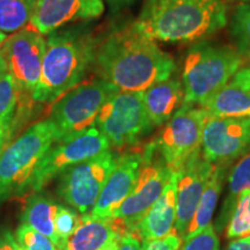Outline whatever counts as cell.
Instances as JSON below:
<instances>
[{
  "mask_svg": "<svg viewBox=\"0 0 250 250\" xmlns=\"http://www.w3.org/2000/svg\"><path fill=\"white\" fill-rule=\"evenodd\" d=\"M248 188H250V151L240 159L230 171L229 177H228L227 196L225 198L220 214L213 226L215 232L220 233L226 228L236 198L243 190L248 189Z\"/></svg>",
  "mask_w": 250,
  "mask_h": 250,
  "instance_id": "cell-23",
  "label": "cell"
},
{
  "mask_svg": "<svg viewBox=\"0 0 250 250\" xmlns=\"http://www.w3.org/2000/svg\"><path fill=\"white\" fill-rule=\"evenodd\" d=\"M0 250H24L19 245L15 235L9 230L0 232Z\"/></svg>",
  "mask_w": 250,
  "mask_h": 250,
  "instance_id": "cell-34",
  "label": "cell"
},
{
  "mask_svg": "<svg viewBox=\"0 0 250 250\" xmlns=\"http://www.w3.org/2000/svg\"><path fill=\"white\" fill-rule=\"evenodd\" d=\"M250 151V117L206 118L202 154L213 165H229Z\"/></svg>",
  "mask_w": 250,
  "mask_h": 250,
  "instance_id": "cell-13",
  "label": "cell"
},
{
  "mask_svg": "<svg viewBox=\"0 0 250 250\" xmlns=\"http://www.w3.org/2000/svg\"><path fill=\"white\" fill-rule=\"evenodd\" d=\"M173 173L174 170L159 155L154 142L146 145L136 186L111 218L122 235L133 232L146 212L160 197Z\"/></svg>",
  "mask_w": 250,
  "mask_h": 250,
  "instance_id": "cell-8",
  "label": "cell"
},
{
  "mask_svg": "<svg viewBox=\"0 0 250 250\" xmlns=\"http://www.w3.org/2000/svg\"><path fill=\"white\" fill-rule=\"evenodd\" d=\"M143 100L153 126H162L184 103L182 81L173 76L156 83L143 93Z\"/></svg>",
  "mask_w": 250,
  "mask_h": 250,
  "instance_id": "cell-18",
  "label": "cell"
},
{
  "mask_svg": "<svg viewBox=\"0 0 250 250\" xmlns=\"http://www.w3.org/2000/svg\"><path fill=\"white\" fill-rule=\"evenodd\" d=\"M14 235L24 250H61L50 237L26 224H21Z\"/></svg>",
  "mask_w": 250,
  "mask_h": 250,
  "instance_id": "cell-27",
  "label": "cell"
},
{
  "mask_svg": "<svg viewBox=\"0 0 250 250\" xmlns=\"http://www.w3.org/2000/svg\"><path fill=\"white\" fill-rule=\"evenodd\" d=\"M143 162L144 149H129L117 155L114 168L90 214L102 219L114 217L115 212L120 208L122 203L127 198L136 186Z\"/></svg>",
  "mask_w": 250,
  "mask_h": 250,
  "instance_id": "cell-15",
  "label": "cell"
},
{
  "mask_svg": "<svg viewBox=\"0 0 250 250\" xmlns=\"http://www.w3.org/2000/svg\"><path fill=\"white\" fill-rule=\"evenodd\" d=\"M15 126H17V114L4 122H0V155L4 152L6 146L11 143Z\"/></svg>",
  "mask_w": 250,
  "mask_h": 250,
  "instance_id": "cell-32",
  "label": "cell"
},
{
  "mask_svg": "<svg viewBox=\"0 0 250 250\" xmlns=\"http://www.w3.org/2000/svg\"><path fill=\"white\" fill-rule=\"evenodd\" d=\"M199 107L214 117H250V92L229 81L203 101Z\"/></svg>",
  "mask_w": 250,
  "mask_h": 250,
  "instance_id": "cell-20",
  "label": "cell"
},
{
  "mask_svg": "<svg viewBox=\"0 0 250 250\" xmlns=\"http://www.w3.org/2000/svg\"><path fill=\"white\" fill-rule=\"evenodd\" d=\"M230 81H233L235 85L242 87V88L250 92V65L240 68L239 72L233 77V79Z\"/></svg>",
  "mask_w": 250,
  "mask_h": 250,
  "instance_id": "cell-35",
  "label": "cell"
},
{
  "mask_svg": "<svg viewBox=\"0 0 250 250\" xmlns=\"http://www.w3.org/2000/svg\"><path fill=\"white\" fill-rule=\"evenodd\" d=\"M101 250H118V239L114 240L110 243H108L104 248H102Z\"/></svg>",
  "mask_w": 250,
  "mask_h": 250,
  "instance_id": "cell-39",
  "label": "cell"
},
{
  "mask_svg": "<svg viewBox=\"0 0 250 250\" xmlns=\"http://www.w3.org/2000/svg\"><path fill=\"white\" fill-rule=\"evenodd\" d=\"M183 240L176 233L161 237V239L151 240L143 242V250H179Z\"/></svg>",
  "mask_w": 250,
  "mask_h": 250,
  "instance_id": "cell-31",
  "label": "cell"
},
{
  "mask_svg": "<svg viewBox=\"0 0 250 250\" xmlns=\"http://www.w3.org/2000/svg\"><path fill=\"white\" fill-rule=\"evenodd\" d=\"M230 31L237 52L246 61H250V2H242L235 8Z\"/></svg>",
  "mask_w": 250,
  "mask_h": 250,
  "instance_id": "cell-26",
  "label": "cell"
},
{
  "mask_svg": "<svg viewBox=\"0 0 250 250\" xmlns=\"http://www.w3.org/2000/svg\"><path fill=\"white\" fill-rule=\"evenodd\" d=\"M58 204L45 195L35 193L27 199L21 221L40 233L44 234L58 246V239L55 232V217ZM59 248V247H58Z\"/></svg>",
  "mask_w": 250,
  "mask_h": 250,
  "instance_id": "cell-22",
  "label": "cell"
},
{
  "mask_svg": "<svg viewBox=\"0 0 250 250\" xmlns=\"http://www.w3.org/2000/svg\"><path fill=\"white\" fill-rule=\"evenodd\" d=\"M179 250H220V240L213 225H208L202 232L184 240Z\"/></svg>",
  "mask_w": 250,
  "mask_h": 250,
  "instance_id": "cell-30",
  "label": "cell"
},
{
  "mask_svg": "<svg viewBox=\"0 0 250 250\" xmlns=\"http://www.w3.org/2000/svg\"><path fill=\"white\" fill-rule=\"evenodd\" d=\"M226 173L227 165L214 166V169L208 181V184H206L204 192L201 197L199 204L197 206L191 223H190L186 234H184L183 241L202 232L205 227L211 225L215 206L218 204L219 197H220L221 190H223Z\"/></svg>",
  "mask_w": 250,
  "mask_h": 250,
  "instance_id": "cell-21",
  "label": "cell"
},
{
  "mask_svg": "<svg viewBox=\"0 0 250 250\" xmlns=\"http://www.w3.org/2000/svg\"><path fill=\"white\" fill-rule=\"evenodd\" d=\"M246 59L236 49L199 41L187 51L182 81L184 103L201 104L208 96L227 85L243 67Z\"/></svg>",
  "mask_w": 250,
  "mask_h": 250,
  "instance_id": "cell-4",
  "label": "cell"
},
{
  "mask_svg": "<svg viewBox=\"0 0 250 250\" xmlns=\"http://www.w3.org/2000/svg\"><path fill=\"white\" fill-rule=\"evenodd\" d=\"M7 37H8L7 34H5V33H2V31H0V49H1L2 44H4V43L6 42Z\"/></svg>",
  "mask_w": 250,
  "mask_h": 250,
  "instance_id": "cell-40",
  "label": "cell"
},
{
  "mask_svg": "<svg viewBox=\"0 0 250 250\" xmlns=\"http://www.w3.org/2000/svg\"><path fill=\"white\" fill-rule=\"evenodd\" d=\"M208 114L202 107L183 103L165 124L154 145L171 170L177 171L202 149L203 130Z\"/></svg>",
  "mask_w": 250,
  "mask_h": 250,
  "instance_id": "cell-9",
  "label": "cell"
},
{
  "mask_svg": "<svg viewBox=\"0 0 250 250\" xmlns=\"http://www.w3.org/2000/svg\"><path fill=\"white\" fill-rule=\"evenodd\" d=\"M225 229L228 240L250 236V188L243 190L236 198Z\"/></svg>",
  "mask_w": 250,
  "mask_h": 250,
  "instance_id": "cell-25",
  "label": "cell"
},
{
  "mask_svg": "<svg viewBox=\"0 0 250 250\" xmlns=\"http://www.w3.org/2000/svg\"><path fill=\"white\" fill-rule=\"evenodd\" d=\"M118 90L108 81L95 79L65 93L52 105L49 120L54 124L56 142L73 138L95 125L102 105Z\"/></svg>",
  "mask_w": 250,
  "mask_h": 250,
  "instance_id": "cell-6",
  "label": "cell"
},
{
  "mask_svg": "<svg viewBox=\"0 0 250 250\" xmlns=\"http://www.w3.org/2000/svg\"><path fill=\"white\" fill-rule=\"evenodd\" d=\"M104 1L107 2L112 11H120V9L126 7V6L133 4L136 0H104Z\"/></svg>",
  "mask_w": 250,
  "mask_h": 250,
  "instance_id": "cell-37",
  "label": "cell"
},
{
  "mask_svg": "<svg viewBox=\"0 0 250 250\" xmlns=\"http://www.w3.org/2000/svg\"><path fill=\"white\" fill-rule=\"evenodd\" d=\"M93 66L118 90L133 93L145 92L175 72L174 59L133 22L98 42Z\"/></svg>",
  "mask_w": 250,
  "mask_h": 250,
  "instance_id": "cell-1",
  "label": "cell"
},
{
  "mask_svg": "<svg viewBox=\"0 0 250 250\" xmlns=\"http://www.w3.org/2000/svg\"><path fill=\"white\" fill-rule=\"evenodd\" d=\"M81 214L77 210H73L71 206L58 205L57 213L55 217V232L58 239L59 249L64 242L76 230L80 223Z\"/></svg>",
  "mask_w": 250,
  "mask_h": 250,
  "instance_id": "cell-28",
  "label": "cell"
},
{
  "mask_svg": "<svg viewBox=\"0 0 250 250\" xmlns=\"http://www.w3.org/2000/svg\"><path fill=\"white\" fill-rule=\"evenodd\" d=\"M110 144L96 125L73 138L56 142L41 159L33 174L30 190L39 192L72 166L109 151Z\"/></svg>",
  "mask_w": 250,
  "mask_h": 250,
  "instance_id": "cell-11",
  "label": "cell"
},
{
  "mask_svg": "<svg viewBox=\"0 0 250 250\" xmlns=\"http://www.w3.org/2000/svg\"><path fill=\"white\" fill-rule=\"evenodd\" d=\"M39 83L31 94L37 103H55L78 86L94 65L98 41L80 28L56 30L45 39Z\"/></svg>",
  "mask_w": 250,
  "mask_h": 250,
  "instance_id": "cell-3",
  "label": "cell"
},
{
  "mask_svg": "<svg viewBox=\"0 0 250 250\" xmlns=\"http://www.w3.org/2000/svg\"><path fill=\"white\" fill-rule=\"evenodd\" d=\"M7 73H8L7 64H6L4 55H2V52L0 51V79H1V78H4Z\"/></svg>",
  "mask_w": 250,
  "mask_h": 250,
  "instance_id": "cell-38",
  "label": "cell"
},
{
  "mask_svg": "<svg viewBox=\"0 0 250 250\" xmlns=\"http://www.w3.org/2000/svg\"><path fill=\"white\" fill-rule=\"evenodd\" d=\"M143 93L116 90L102 105L95 125L110 147H132L154 129L144 105Z\"/></svg>",
  "mask_w": 250,
  "mask_h": 250,
  "instance_id": "cell-7",
  "label": "cell"
},
{
  "mask_svg": "<svg viewBox=\"0 0 250 250\" xmlns=\"http://www.w3.org/2000/svg\"><path fill=\"white\" fill-rule=\"evenodd\" d=\"M116 158L117 155L109 149L62 171L59 175L58 196L81 215L90 213L114 168Z\"/></svg>",
  "mask_w": 250,
  "mask_h": 250,
  "instance_id": "cell-10",
  "label": "cell"
},
{
  "mask_svg": "<svg viewBox=\"0 0 250 250\" xmlns=\"http://www.w3.org/2000/svg\"><path fill=\"white\" fill-rule=\"evenodd\" d=\"M45 36L29 24L8 35L0 51L7 64L8 74L21 92L33 94L41 78L45 54Z\"/></svg>",
  "mask_w": 250,
  "mask_h": 250,
  "instance_id": "cell-12",
  "label": "cell"
},
{
  "mask_svg": "<svg viewBox=\"0 0 250 250\" xmlns=\"http://www.w3.org/2000/svg\"><path fill=\"white\" fill-rule=\"evenodd\" d=\"M179 174L174 171L164 191L146 214L142 218L132 234L140 242L151 241L174 233L176 221V193Z\"/></svg>",
  "mask_w": 250,
  "mask_h": 250,
  "instance_id": "cell-17",
  "label": "cell"
},
{
  "mask_svg": "<svg viewBox=\"0 0 250 250\" xmlns=\"http://www.w3.org/2000/svg\"><path fill=\"white\" fill-rule=\"evenodd\" d=\"M225 250H250V236L232 240Z\"/></svg>",
  "mask_w": 250,
  "mask_h": 250,
  "instance_id": "cell-36",
  "label": "cell"
},
{
  "mask_svg": "<svg viewBox=\"0 0 250 250\" xmlns=\"http://www.w3.org/2000/svg\"><path fill=\"white\" fill-rule=\"evenodd\" d=\"M214 166L203 156L201 149L190 160H188L180 170H177L179 181H177L176 221H175L174 232L182 240L191 223L208 181L214 169Z\"/></svg>",
  "mask_w": 250,
  "mask_h": 250,
  "instance_id": "cell-14",
  "label": "cell"
},
{
  "mask_svg": "<svg viewBox=\"0 0 250 250\" xmlns=\"http://www.w3.org/2000/svg\"><path fill=\"white\" fill-rule=\"evenodd\" d=\"M118 250H143V246L136 235L125 233L118 239Z\"/></svg>",
  "mask_w": 250,
  "mask_h": 250,
  "instance_id": "cell-33",
  "label": "cell"
},
{
  "mask_svg": "<svg viewBox=\"0 0 250 250\" xmlns=\"http://www.w3.org/2000/svg\"><path fill=\"white\" fill-rule=\"evenodd\" d=\"M36 0H0V31L14 34L29 24Z\"/></svg>",
  "mask_w": 250,
  "mask_h": 250,
  "instance_id": "cell-24",
  "label": "cell"
},
{
  "mask_svg": "<svg viewBox=\"0 0 250 250\" xmlns=\"http://www.w3.org/2000/svg\"><path fill=\"white\" fill-rule=\"evenodd\" d=\"M153 41L199 42L227 24L223 0H146L133 22Z\"/></svg>",
  "mask_w": 250,
  "mask_h": 250,
  "instance_id": "cell-2",
  "label": "cell"
},
{
  "mask_svg": "<svg viewBox=\"0 0 250 250\" xmlns=\"http://www.w3.org/2000/svg\"><path fill=\"white\" fill-rule=\"evenodd\" d=\"M242 2H250V0H241Z\"/></svg>",
  "mask_w": 250,
  "mask_h": 250,
  "instance_id": "cell-41",
  "label": "cell"
},
{
  "mask_svg": "<svg viewBox=\"0 0 250 250\" xmlns=\"http://www.w3.org/2000/svg\"><path fill=\"white\" fill-rule=\"evenodd\" d=\"M122 234L112 219L96 218L90 213L81 215L80 223L61 250H101Z\"/></svg>",
  "mask_w": 250,
  "mask_h": 250,
  "instance_id": "cell-19",
  "label": "cell"
},
{
  "mask_svg": "<svg viewBox=\"0 0 250 250\" xmlns=\"http://www.w3.org/2000/svg\"><path fill=\"white\" fill-rule=\"evenodd\" d=\"M103 12V0H36L29 26L48 36L68 23L101 17Z\"/></svg>",
  "mask_w": 250,
  "mask_h": 250,
  "instance_id": "cell-16",
  "label": "cell"
},
{
  "mask_svg": "<svg viewBox=\"0 0 250 250\" xmlns=\"http://www.w3.org/2000/svg\"><path fill=\"white\" fill-rule=\"evenodd\" d=\"M19 99L20 90L11 74L7 73L0 79V122H4L17 114Z\"/></svg>",
  "mask_w": 250,
  "mask_h": 250,
  "instance_id": "cell-29",
  "label": "cell"
},
{
  "mask_svg": "<svg viewBox=\"0 0 250 250\" xmlns=\"http://www.w3.org/2000/svg\"><path fill=\"white\" fill-rule=\"evenodd\" d=\"M51 121L37 122L6 146L0 155V204L30 190L33 174L55 143Z\"/></svg>",
  "mask_w": 250,
  "mask_h": 250,
  "instance_id": "cell-5",
  "label": "cell"
}]
</instances>
